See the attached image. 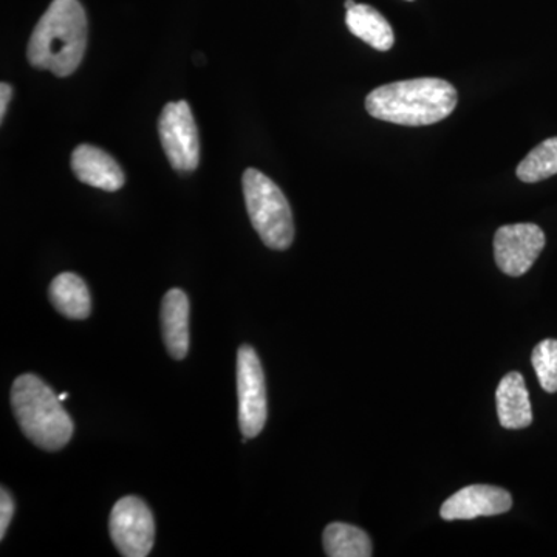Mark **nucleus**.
I'll list each match as a JSON object with an SVG mask.
<instances>
[{
	"instance_id": "obj_7",
	"label": "nucleus",
	"mask_w": 557,
	"mask_h": 557,
	"mask_svg": "<svg viewBox=\"0 0 557 557\" xmlns=\"http://www.w3.org/2000/svg\"><path fill=\"white\" fill-rule=\"evenodd\" d=\"M239 424L245 438L258 437L267 423V386L262 364L255 348L242 346L237 354Z\"/></svg>"
},
{
	"instance_id": "obj_15",
	"label": "nucleus",
	"mask_w": 557,
	"mask_h": 557,
	"mask_svg": "<svg viewBox=\"0 0 557 557\" xmlns=\"http://www.w3.org/2000/svg\"><path fill=\"white\" fill-rule=\"evenodd\" d=\"M325 555L330 557H370L372 541L361 528L347 523H330L324 530Z\"/></svg>"
},
{
	"instance_id": "obj_12",
	"label": "nucleus",
	"mask_w": 557,
	"mask_h": 557,
	"mask_svg": "<svg viewBox=\"0 0 557 557\" xmlns=\"http://www.w3.org/2000/svg\"><path fill=\"white\" fill-rule=\"evenodd\" d=\"M497 416L505 429H523L533 423L530 395L519 372L505 375L496 392Z\"/></svg>"
},
{
	"instance_id": "obj_4",
	"label": "nucleus",
	"mask_w": 557,
	"mask_h": 557,
	"mask_svg": "<svg viewBox=\"0 0 557 557\" xmlns=\"http://www.w3.org/2000/svg\"><path fill=\"white\" fill-rule=\"evenodd\" d=\"M242 183L249 220L260 239L267 247L284 251L295 239V223L287 197L273 180L255 168L245 171Z\"/></svg>"
},
{
	"instance_id": "obj_19",
	"label": "nucleus",
	"mask_w": 557,
	"mask_h": 557,
	"mask_svg": "<svg viewBox=\"0 0 557 557\" xmlns=\"http://www.w3.org/2000/svg\"><path fill=\"white\" fill-rule=\"evenodd\" d=\"M11 95H13V89H11L10 84H0V120L2 121L5 119L7 108H9Z\"/></svg>"
},
{
	"instance_id": "obj_1",
	"label": "nucleus",
	"mask_w": 557,
	"mask_h": 557,
	"mask_svg": "<svg viewBox=\"0 0 557 557\" xmlns=\"http://www.w3.org/2000/svg\"><path fill=\"white\" fill-rule=\"evenodd\" d=\"M456 87L440 78L398 81L372 90L366 109L373 119L401 126H431L457 108Z\"/></svg>"
},
{
	"instance_id": "obj_14",
	"label": "nucleus",
	"mask_w": 557,
	"mask_h": 557,
	"mask_svg": "<svg viewBox=\"0 0 557 557\" xmlns=\"http://www.w3.org/2000/svg\"><path fill=\"white\" fill-rule=\"evenodd\" d=\"M49 295L54 309L69 319L89 318L91 299L86 282L75 273H61L50 284Z\"/></svg>"
},
{
	"instance_id": "obj_3",
	"label": "nucleus",
	"mask_w": 557,
	"mask_h": 557,
	"mask_svg": "<svg viewBox=\"0 0 557 557\" xmlns=\"http://www.w3.org/2000/svg\"><path fill=\"white\" fill-rule=\"evenodd\" d=\"M11 408L24 432L46 450L64 448L73 435V421L58 395L36 375H22L11 387Z\"/></svg>"
},
{
	"instance_id": "obj_20",
	"label": "nucleus",
	"mask_w": 557,
	"mask_h": 557,
	"mask_svg": "<svg viewBox=\"0 0 557 557\" xmlns=\"http://www.w3.org/2000/svg\"><path fill=\"white\" fill-rule=\"evenodd\" d=\"M357 5V2L355 0H346V10H351L354 7Z\"/></svg>"
},
{
	"instance_id": "obj_22",
	"label": "nucleus",
	"mask_w": 557,
	"mask_h": 557,
	"mask_svg": "<svg viewBox=\"0 0 557 557\" xmlns=\"http://www.w3.org/2000/svg\"><path fill=\"white\" fill-rule=\"evenodd\" d=\"M408 2H413V0H408Z\"/></svg>"
},
{
	"instance_id": "obj_13",
	"label": "nucleus",
	"mask_w": 557,
	"mask_h": 557,
	"mask_svg": "<svg viewBox=\"0 0 557 557\" xmlns=\"http://www.w3.org/2000/svg\"><path fill=\"white\" fill-rule=\"evenodd\" d=\"M346 24L351 35L379 51H388L394 47L395 35L386 17L373 7L357 3L347 10Z\"/></svg>"
},
{
	"instance_id": "obj_10",
	"label": "nucleus",
	"mask_w": 557,
	"mask_h": 557,
	"mask_svg": "<svg viewBox=\"0 0 557 557\" xmlns=\"http://www.w3.org/2000/svg\"><path fill=\"white\" fill-rule=\"evenodd\" d=\"M72 171L81 183L115 193L123 188L124 172L113 157L91 145H81L72 153Z\"/></svg>"
},
{
	"instance_id": "obj_11",
	"label": "nucleus",
	"mask_w": 557,
	"mask_h": 557,
	"mask_svg": "<svg viewBox=\"0 0 557 557\" xmlns=\"http://www.w3.org/2000/svg\"><path fill=\"white\" fill-rule=\"evenodd\" d=\"M161 332L164 346L174 359H183L189 350V299L180 288H172L161 302Z\"/></svg>"
},
{
	"instance_id": "obj_2",
	"label": "nucleus",
	"mask_w": 557,
	"mask_h": 557,
	"mask_svg": "<svg viewBox=\"0 0 557 557\" xmlns=\"http://www.w3.org/2000/svg\"><path fill=\"white\" fill-rule=\"evenodd\" d=\"M87 47V17L79 0H53L28 42V61L57 76L72 75Z\"/></svg>"
},
{
	"instance_id": "obj_5",
	"label": "nucleus",
	"mask_w": 557,
	"mask_h": 557,
	"mask_svg": "<svg viewBox=\"0 0 557 557\" xmlns=\"http://www.w3.org/2000/svg\"><path fill=\"white\" fill-rule=\"evenodd\" d=\"M161 146L171 166L180 172L196 171L200 161L199 131L188 102H168L159 120Z\"/></svg>"
},
{
	"instance_id": "obj_21",
	"label": "nucleus",
	"mask_w": 557,
	"mask_h": 557,
	"mask_svg": "<svg viewBox=\"0 0 557 557\" xmlns=\"http://www.w3.org/2000/svg\"><path fill=\"white\" fill-rule=\"evenodd\" d=\"M69 397L70 395L67 394V392H62V394L58 395V398H60L62 403H64L65 399H67Z\"/></svg>"
},
{
	"instance_id": "obj_8",
	"label": "nucleus",
	"mask_w": 557,
	"mask_h": 557,
	"mask_svg": "<svg viewBox=\"0 0 557 557\" xmlns=\"http://www.w3.org/2000/svg\"><path fill=\"white\" fill-rule=\"evenodd\" d=\"M545 248V234L534 223H516L497 230L494 258L502 273L520 277L534 265Z\"/></svg>"
},
{
	"instance_id": "obj_17",
	"label": "nucleus",
	"mask_w": 557,
	"mask_h": 557,
	"mask_svg": "<svg viewBox=\"0 0 557 557\" xmlns=\"http://www.w3.org/2000/svg\"><path fill=\"white\" fill-rule=\"evenodd\" d=\"M539 383L548 394L557 392V341L545 339L534 347L531 355Z\"/></svg>"
},
{
	"instance_id": "obj_18",
	"label": "nucleus",
	"mask_w": 557,
	"mask_h": 557,
	"mask_svg": "<svg viewBox=\"0 0 557 557\" xmlns=\"http://www.w3.org/2000/svg\"><path fill=\"white\" fill-rule=\"evenodd\" d=\"M14 516V500L7 487L0 491V539L5 537L11 519Z\"/></svg>"
},
{
	"instance_id": "obj_9",
	"label": "nucleus",
	"mask_w": 557,
	"mask_h": 557,
	"mask_svg": "<svg viewBox=\"0 0 557 557\" xmlns=\"http://www.w3.org/2000/svg\"><path fill=\"white\" fill-rule=\"evenodd\" d=\"M512 497L504 487L471 485L450 496L440 509L445 520H471L509 511Z\"/></svg>"
},
{
	"instance_id": "obj_16",
	"label": "nucleus",
	"mask_w": 557,
	"mask_h": 557,
	"mask_svg": "<svg viewBox=\"0 0 557 557\" xmlns=\"http://www.w3.org/2000/svg\"><path fill=\"white\" fill-rule=\"evenodd\" d=\"M519 180L525 183H537L557 174V137L545 139L520 161Z\"/></svg>"
},
{
	"instance_id": "obj_6",
	"label": "nucleus",
	"mask_w": 557,
	"mask_h": 557,
	"mask_svg": "<svg viewBox=\"0 0 557 557\" xmlns=\"http://www.w3.org/2000/svg\"><path fill=\"white\" fill-rule=\"evenodd\" d=\"M110 537L121 555L146 557L156 542V522L141 498L127 496L116 502L109 519Z\"/></svg>"
}]
</instances>
